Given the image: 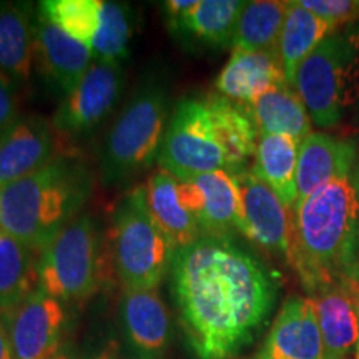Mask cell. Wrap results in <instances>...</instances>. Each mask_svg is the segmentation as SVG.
<instances>
[{
  "mask_svg": "<svg viewBox=\"0 0 359 359\" xmlns=\"http://www.w3.org/2000/svg\"><path fill=\"white\" fill-rule=\"evenodd\" d=\"M170 273L180 321L198 359L235 358L275 306V278L230 236H201L180 248Z\"/></svg>",
  "mask_w": 359,
  "mask_h": 359,
  "instance_id": "obj_1",
  "label": "cell"
},
{
  "mask_svg": "<svg viewBox=\"0 0 359 359\" xmlns=\"http://www.w3.org/2000/svg\"><path fill=\"white\" fill-rule=\"evenodd\" d=\"M290 258L311 298L359 283V182L354 170L321 187L290 212Z\"/></svg>",
  "mask_w": 359,
  "mask_h": 359,
  "instance_id": "obj_2",
  "label": "cell"
},
{
  "mask_svg": "<svg viewBox=\"0 0 359 359\" xmlns=\"http://www.w3.org/2000/svg\"><path fill=\"white\" fill-rule=\"evenodd\" d=\"M257 143V125L246 107L222 95L183 98L168 122L158 165L178 180L238 173L255 156Z\"/></svg>",
  "mask_w": 359,
  "mask_h": 359,
  "instance_id": "obj_3",
  "label": "cell"
},
{
  "mask_svg": "<svg viewBox=\"0 0 359 359\" xmlns=\"http://www.w3.org/2000/svg\"><path fill=\"white\" fill-rule=\"evenodd\" d=\"M88 195L87 170L58 156L39 172L0 187V230L42 253L79 217Z\"/></svg>",
  "mask_w": 359,
  "mask_h": 359,
  "instance_id": "obj_4",
  "label": "cell"
},
{
  "mask_svg": "<svg viewBox=\"0 0 359 359\" xmlns=\"http://www.w3.org/2000/svg\"><path fill=\"white\" fill-rule=\"evenodd\" d=\"M107 246L123 291L158 288L177 250L148 210L145 185L133 188L116 206Z\"/></svg>",
  "mask_w": 359,
  "mask_h": 359,
  "instance_id": "obj_5",
  "label": "cell"
},
{
  "mask_svg": "<svg viewBox=\"0 0 359 359\" xmlns=\"http://www.w3.org/2000/svg\"><path fill=\"white\" fill-rule=\"evenodd\" d=\"M293 87L314 125H338L359 98V35L334 32L323 40L299 65Z\"/></svg>",
  "mask_w": 359,
  "mask_h": 359,
  "instance_id": "obj_6",
  "label": "cell"
},
{
  "mask_svg": "<svg viewBox=\"0 0 359 359\" xmlns=\"http://www.w3.org/2000/svg\"><path fill=\"white\" fill-rule=\"evenodd\" d=\"M168 100L160 85L138 90L107 135L100 168L107 185L137 177L158 158L168 127Z\"/></svg>",
  "mask_w": 359,
  "mask_h": 359,
  "instance_id": "obj_7",
  "label": "cell"
},
{
  "mask_svg": "<svg viewBox=\"0 0 359 359\" xmlns=\"http://www.w3.org/2000/svg\"><path fill=\"white\" fill-rule=\"evenodd\" d=\"M107 258L93 218L79 215L40 253L39 288L58 302H83L100 286Z\"/></svg>",
  "mask_w": 359,
  "mask_h": 359,
  "instance_id": "obj_8",
  "label": "cell"
},
{
  "mask_svg": "<svg viewBox=\"0 0 359 359\" xmlns=\"http://www.w3.org/2000/svg\"><path fill=\"white\" fill-rule=\"evenodd\" d=\"M122 88V67L93 62L77 87L58 105L53 128L69 137L92 132L114 110Z\"/></svg>",
  "mask_w": 359,
  "mask_h": 359,
  "instance_id": "obj_9",
  "label": "cell"
},
{
  "mask_svg": "<svg viewBox=\"0 0 359 359\" xmlns=\"http://www.w3.org/2000/svg\"><path fill=\"white\" fill-rule=\"evenodd\" d=\"M178 193L198 222L201 236L241 233V198L233 173L210 172L178 180Z\"/></svg>",
  "mask_w": 359,
  "mask_h": 359,
  "instance_id": "obj_10",
  "label": "cell"
},
{
  "mask_svg": "<svg viewBox=\"0 0 359 359\" xmlns=\"http://www.w3.org/2000/svg\"><path fill=\"white\" fill-rule=\"evenodd\" d=\"M4 323L8 331L13 359H52L58 354L65 309L62 302L40 288L17 306Z\"/></svg>",
  "mask_w": 359,
  "mask_h": 359,
  "instance_id": "obj_11",
  "label": "cell"
},
{
  "mask_svg": "<svg viewBox=\"0 0 359 359\" xmlns=\"http://www.w3.org/2000/svg\"><path fill=\"white\" fill-rule=\"evenodd\" d=\"M233 175L236 178L241 198V235L288 259L290 210L281 203L266 183L251 173V170H241Z\"/></svg>",
  "mask_w": 359,
  "mask_h": 359,
  "instance_id": "obj_12",
  "label": "cell"
},
{
  "mask_svg": "<svg viewBox=\"0 0 359 359\" xmlns=\"http://www.w3.org/2000/svg\"><path fill=\"white\" fill-rule=\"evenodd\" d=\"M257 359H323L320 318L311 296H290L283 303Z\"/></svg>",
  "mask_w": 359,
  "mask_h": 359,
  "instance_id": "obj_13",
  "label": "cell"
},
{
  "mask_svg": "<svg viewBox=\"0 0 359 359\" xmlns=\"http://www.w3.org/2000/svg\"><path fill=\"white\" fill-rule=\"evenodd\" d=\"M57 130L43 116H20L0 138V187L50 165L57 155Z\"/></svg>",
  "mask_w": 359,
  "mask_h": 359,
  "instance_id": "obj_14",
  "label": "cell"
},
{
  "mask_svg": "<svg viewBox=\"0 0 359 359\" xmlns=\"http://www.w3.org/2000/svg\"><path fill=\"white\" fill-rule=\"evenodd\" d=\"M35 57L50 85L65 97L93 64L92 50L87 45L67 35L40 13L35 20Z\"/></svg>",
  "mask_w": 359,
  "mask_h": 359,
  "instance_id": "obj_15",
  "label": "cell"
},
{
  "mask_svg": "<svg viewBox=\"0 0 359 359\" xmlns=\"http://www.w3.org/2000/svg\"><path fill=\"white\" fill-rule=\"evenodd\" d=\"M356 158L358 150L351 140H344V138L323 132L309 133L298 148V168H296L298 200L296 203L306 200L309 195L333 180L351 173L356 165Z\"/></svg>",
  "mask_w": 359,
  "mask_h": 359,
  "instance_id": "obj_16",
  "label": "cell"
},
{
  "mask_svg": "<svg viewBox=\"0 0 359 359\" xmlns=\"http://www.w3.org/2000/svg\"><path fill=\"white\" fill-rule=\"evenodd\" d=\"M286 82L280 53L233 50L230 60L215 80L218 95L238 103L253 105L263 93Z\"/></svg>",
  "mask_w": 359,
  "mask_h": 359,
  "instance_id": "obj_17",
  "label": "cell"
},
{
  "mask_svg": "<svg viewBox=\"0 0 359 359\" xmlns=\"http://www.w3.org/2000/svg\"><path fill=\"white\" fill-rule=\"evenodd\" d=\"M323 336V359H354L359 311L351 286L341 285L314 296Z\"/></svg>",
  "mask_w": 359,
  "mask_h": 359,
  "instance_id": "obj_18",
  "label": "cell"
},
{
  "mask_svg": "<svg viewBox=\"0 0 359 359\" xmlns=\"http://www.w3.org/2000/svg\"><path fill=\"white\" fill-rule=\"evenodd\" d=\"M122 320L130 344L140 356L155 358L167 346L170 318L158 290L123 291Z\"/></svg>",
  "mask_w": 359,
  "mask_h": 359,
  "instance_id": "obj_19",
  "label": "cell"
},
{
  "mask_svg": "<svg viewBox=\"0 0 359 359\" xmlns=\"http://www.w3.org/2000/svg\"><path fill=\"white\" fill-rule=\"evenodd\" d=\"M147 205L161 231L168 236L175 250L185 248L201 238L198 222L187 208L178 193V180L165 170L148 178L145 185Z\"/></svg>",
  "mask_w": 359,
  "mask_h": 359,
  "instance_id": "obj_20",
  "label": "cell"
},
{
  "mask_svg": "<svg viewBox=\"0 0 359 359\" xmlns=\"http://www.w3.org/2000/svg\"><path fill=\"white\" fill-rule=\"evenodd\" d=\"M35 57V20L29 4H0V70L17 83L32 74Z\"/></svg>",
  "mask_w": 359,
  "mask_h": 359,
  "instance_id": "obj_21",
  "label": "cell"
},
{
  "mask_svg": "<svg viewBox=\"0 0 359 359\" xmlns=\"http://www.w3.org/2000/svg\"><path fill=\"white\" fill-rule=\"evenodd\" d=\"M248 110L258 135H281L302 145L304 138L313 133L306 107L290 83L268 90Z\"/></svg>",
  "mask_w": 359,
  "mask_h": 359,
  "instance_id": "obj_22",
  "label": "cell"
},
{
  "mask_svg": "<svg viewBox=\"0 0 359 359\" xmlns=\"http://www.w3.org/2000/svg\"><path fill=\"white\" fill-rule=\"evenodd\" d=\"M40 253L0 230V316L6 320L39 290Z\"/></svg>",
  "mask_w": 359,
  "mask_h": 359,
  "instance_id": "obj_23",
  "label": "cell"
},
{
  "mask_svg": "<svg viewBox=\"0 0 359 359\" xmlns=\"http://www.w3.org/2000/svg\"><path fill=\"white\" fill-rule=\"evenodd\" d=\"M336 30L338 27L304 8L298 0L288 2L278 53H280L286 82L291 87L299 65L311 55L323 40L333 35Z\"/></svg>",
  "mask_w": 359,
  "mask_h": 359,
  "instance_id": "obj_24",
  "label": "cell"
},
{
  "mask_svg": "<svg viewBox=\"0 0 359 359\" xmlns=\"http://www.w3.org/2000/svg\"><path fill=\"white\" fill-rule=\"evenodd\" d=\"M299 145L281 135H258L251 173L275 191L286 208L293 210L298 200L296 168Z\"/></svg>",
  "mask_w": 359,
  "mask_h": 359,
  "instance_id": "obj_25",
  "label": "cell"
},
{
  "mask_svg": "<svg viewBox=\"0 0 359 359\" xmlns=\"http://www.w3.org/2000/svg\"><path fill=\"white\" fill-rule=\"evenodd\" d=\"M288 2L253 0L240 13L231 48L241 52H276Z\"/></svg>",
  "mask_w": 359,
  "mask_h": 359,
  "instance_id": "obj_26",
  "label": "cell"
},
{
  "mask_svg": "<svg viewBox=\"0 0 359 359\" xmlns=\"http://www.w3.org/2000/svg\"><path fill=\"white\" fill-rule=\"evenodd\" d=\"M246 2L240 0H198L175 30L217 47H231L240 13Z\"/></svg>",
  "mask_w": 359,
  "mask_h": 359,
  "instance_id": "obj_27",
  "label": "cell"
},
{
  "mask_svg": "<svg viewBox=\"0 0 359 359\" xmlns=\"http://www.w3.org/2000/svg\"><path fill=\"white\" fill-rule=\"evenodd\" d=\"M130 39H132L130 8L120 2L102 0L100 22L90 45L93 62L122 65V62L128 57Z\"/></svg>",
  "mask_w": 359,
  "mask_h": 359,
  "instance_id": "obj_28",
  "label": "cell"
},
{
  "mask_svg": "<svg viewBox=\"0 0 359 359\" xmlns=\"http://www.w3.org/2000/svg\"><path fill=\"white\" fill-rule=\"evenodd\" d=\"M100 0H43L39 13L90 48L100 22Z\"/></svg>",
  "mask_w": 359,
  "mask_h": 359,
  "instance_id": "obj_29",
  "label": "cell"
},
{
  "mask_svg": "<svg viewBox=\"0 0 359 359\" xmlns=\"http://www.w3.org/2000/svg\"><path fill=\"white\" fill-rule=\"evenodd\" d=\"M298 2L336 27L359 20V0H298Z\"/></svg>",
  "mask_w": 359,
  "mask_h": 359,
  "instance_id": "obj_30",
  "label": "cell"
},
{
  "mask_svg": "<svg viewBox=\"0 0 359 359\" xmlns=\"http://www.w3.org/2000/svg\"><path fill=\"white\" fill-rule=\"evenodd\" d=\"M15 85V80L0 70V138L20 118Z\"/></svg>",
  "mask_w": 359,
  "mask_h": 359,
  "instance_id": "obj_31",
  "label": "cell"
},
{
  "mask_svg": "<svg viewBox=\"0 0 359 359\" xmlns=\"http://www.w3.org/2000/svg\"><path fill=\"white\" fill-rule=\"evenodd\" d=\"M198 0H168L163 4L165 12H167L170 25L177 27L185 17L196 7Z\"/></svg>",
  "mask_w": 359,
  "mask_h": 359,
  "instance_id": "obj_32",
  "label": "cell"
},
{
  "mask_svg": "<svg viewBox=\"0 0 359 359\" xmlns=\"http://www.w3.org/2000/svg\"><path fill=\"white\" fill-rule=\"evenodd\" d=\"M0 359H13L11 339H8V331L2 316H0Z\"/></svg>",
  "mask_w": 359,
  "mask_h": 359,
  "instance_id": "obj_33",
  "label": "cell"
},
{
  "mask_svg": "<svg viewBox=\"0 0 359 359\" xmlns=\"http://www.w3.org/2000/svg\"><path fill=\"white\" fill-rule=\"evenodd\" d=\"M349 286H351L353 296H354V299H356L358 311H359V283H349ZM354 359H359V341H358V348H356V354H354Z\"/></svg>",
  "mask_w": 359,
  "mask_h": 359,
  "instance_id": "obj_34",
  "label": "cell"
},
{
  "mask_svg": "<svg viewBox=\"0 0 359 359\" xmlns=\"http://www.w3.org/2000/svg\"><path fill=\"white\" fill-rule=\"evenodd\" d=\"M92 359H114V354H111L109 349H107V351H102L100 354H97V356L92 358Z\"/></svg>",
  "mask_w": 359,
  "mask_h": 359,
  "instance_id": "obj_35",
  "label": "cell"
},
{
  "mask_svg": "<svg viewBox=\"0 0 359 359\" xmlns=\"http://www.w3.org/2000/svg\"><path fill=\"white\" fill-rule=\"evenodd\" d=\"M354 173H356L358 182H359V154H358V158H356V165H354Z\"/></svg>",
  "mask_w": 359,
  "mask_h": 359,
  "instance_id": "obj_36",
  "label": "cell"
},
{
  "mask_svg": "<svg viewBox=\"0 0 359 359\" xmlns=\"http://www.w3.org/2000/svg\"><path fill=\"white\" fill-rule=\"evenodd\" d=\"M52 359H70V358L67 356V354H60V353H58V354H55V356H53Z\"/></svg>",
  "mask_w": 359,
  "mask_h": 359,
  "instance_id": "obj_37",
  "label": "cell"
}]
</instances>
